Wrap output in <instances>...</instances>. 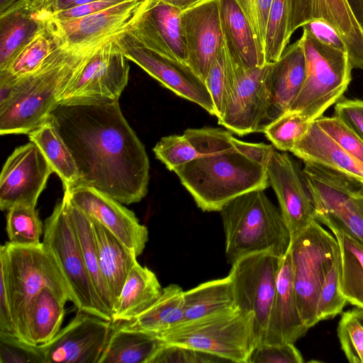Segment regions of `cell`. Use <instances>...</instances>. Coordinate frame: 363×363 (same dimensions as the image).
<instances>
[{
	"label": "cell",
	"mask_w": 363,
	"mask_h": 363,
	"mask_svg": "<svg viewBox=\"0 0 363 363\" xmlns=\"http://www.w3.org/2000/svg\"><path fill=\"white\" fill-rule=\"evenodd\" d=\"M51 115L75 160L77 186H92L123 204L146 196L148 156L118 100L60 104Z\"/></svg>",
	"instance_id": "cell-1"
},
{
	"label": "cell",
	"mask_w": 363,
	"mask_h": 363,
	"mask_svg": "<svg viewBox=\"0 0 363 363\" xmlns=\"http://www.w3.org/2000/svg\"><path fill=\"white\" fill-rule=\"evenodd\" d=\"M99 45L84 48L57 45L37 72L12 77L11 97L0 107V134L28 135L40 125L57 106L58 97L71 78Z\"/></svg>",
	"instance_id": "cell-2"
},
{
	"label": "cell",
	"mask_w": 363,
	"mask_h": 363,
	"mask_svg": "<svg viewBox=\"0 0 363 363\" xmlns=\"http://www.w3.org/2000/svg\"><path fill=\"white\" fill-rule=\"evenodd\" d=\"M174 172L203 211H220L232 199L269 186L266 167L235 147L199 156Z\"/></svg>",
	"instance_id": "cell-3"
},
{
	"label": "cell",
	"mask_w": 363,
	"mask_h": 363,
	"mask_svg": "<svg viewBox=\"0 0 363 363\" xmlns=\"http://www.w3.org/2000/svg\"><path fill=\"white\" fill-rule=\"evenodd\" d=\"M219 212L225 237V255L231 265L251 254L269 252L282 257L288 252L290 233L279 208L263 189L232 199Z\"/></svg>",
	"instance_id": "cell-4"
},
{
	"label": "cell",
	"mask_w": 363,
	"mask_h": 363,
	"mask_svg": "<svg viewBox=\"0 0 363 363\" xmlns=\"http://www.w3.org/2000/svg\"><path fill=\"white\" fill-rule=\"evenodd\" d=\"M0 262V279L6 287L16 336L28 342L26 317L35 295L50 287L65 302H73L72 294L55 257L43 242L23 247L7 242L1 246Z\"/></svg>",
	"instance_id": "cell-5"
},
{
	"label": "cell",
	"mask_w": 363,
	"mask_h": 363,
	"mask_svg": "<svg viewBox=\"0 0 363 363\" xmlns=\"http://www.w3.org/2000/svg\"><path fill=\"white\" fill-rule=\"evenodd\" d=\"M155 335L167 344L198 350L236 363H248L258 344L253 314L237 307L184 321Z\"/></svg>",
	"instance_id": "cell-6"
},
{
	"label": "cell",
	"mask_w": 363,
	"mask_h": 363,
	"mask_svg": "<svg viewBox=\"0 0 363 363\" xmlns=\"http://www.w3.org/2000/svg\"><path fill=\"white\" fill-rule=\"evenodd\" d=\"M299 40L305 55L306 75L289 111L298 112L313 122L342 99L353 68L346 52L323 43L306 29Z\"/></svg>",
	"instance_id": "cell-7"
},
{
	"label": "cell",
	"mask_w": 363,
	"mask_h": 363,
	"mask_svg": "<svg viewBox=\"0 0 363 363\" xmlns=\"http://www.w3.org/2000/svg\"><path fill=\"white\" fill-rule=\"evenodd\" d=\"M293 282L301 317L309 329L318 323L317 306L324 278L340 252L338 242L317 220L291 238Z\"/></svg>",
	"instance_id": "cell-8"
},
{
	"label": "cell",
	"mask_w": 363,
	"mask_h": 363,
	"mask_svg": "<svg viewBox=\"0 0 363 363\" xmlns=\"http://www.w3.org/2000/svg\"><path fill=\"white\" fill-rule=\"evenodd\" d=\"M303 171L315 220L340 227L363 245V182L311 162Z\"/></svg>",
	"instance_id": "cell-9"
},
{
	"label": "cell",
	"mask_w": 363,
	"mask_h": 363,
	"mask_svg": "<svg viewBox=\"0 0 363 363\" xmlns=\"http://www.w3.org/2000/svg\"><path fill=\"white\" fill-rule=\"evenodd\" d=\"M42 242L55 257L77 308L112 320L91 281L75 230L67 213L65 196L45 220Z\"/></svg>",
	"instance_id": "cell-10"
},
{
	"label": "cell",
	"mask_w": 363,
	"mask_h": 363,
	"mask_svg": "<svg viewBox=\"0 0 363 363\" xmlns=\"http://www.w3.org/2000/svg\"><path fill=\"white\" fill-rule=\"evenodd\" d=\"M116 38L91 52L60 94L58 104L119 99L128 84L130 66Z\"/></svg>",
	"instance_id": "cell-11"
},
{
	"label": "cell",
	"mask_w": 363,
	"mask_h": 363,
	"mask_svg": "<svg viewBox=\"0 0 363 363\" xmlns=\"http://www.w3.org/2000/svg\"><path fill=\"white\" fill-rule=\"evenodd\" d=\"M281 258L269 252L251 254L232 264L228 274L235 306L254 315L257 345L267 330Z\"/></svg>",
	"instance_id": "cell-12"
},
{
	"label": "cell",
	"mask_w": 363,
	"mask_h": 363,
	"mask_svg": "<svg viewBox=\"0 0 363 363\" xmlns=\"http://www.w3.org/2000/svg\"><path fill=\"white\" fill-rule=\"evenodd\" d=\"M156 1L126 0L80 18H48L45 27L59 45L70 48L95 46L124 33Z\"/></svg>",
	"instance_id": "cell-13"
},
{
	"label": "cell",
	"mask_w": 363,
	"mask_h": 363,
	"mask_svg": "<svg viewBox=\"0 0 363 363\" xmlns=\"http://www.w3.org/2000/svg\"><path fill=\"white\" fill-rule=\"evenodd\" d=\"M225 51L230 72V84L218 124L238 135L262 132L268 108L267 76L270 64L245 68L236 64Z\"/></svg>",
	"instance_id": "cell-14"
},
{
	"label": "cell",
	"mask_w": 363,
	"mask_h": 363,
	"mask_svg": "<svg viewBox=\"0 0 363 363\" xmlns=\"http://www.w3.org/2000/svg\"><path fill=\"white\" fill-rule=\"evenodd\" d=\"M114 328L112 320L78 309L52 340L39 345L43 363H99Z\"/></svg>",
	"instance_id": "cell-15"
},
{
	"label": "cell",
	"mask_w": 363,
	"mask_h": 363,
	"mask_svg": "<svg viewBox=\"0 0 363 363\" xmlns=\"http://www.w3.org/2000/svg\"><path fill=\"white\" fill-rule=\"evenodd\" d=\"M266 169L269 184L277 195L281 216L291 238L315 220L303 168L289 154L274 148Z\"/></svg>",
	"instance_id": "cell-16"
},
{
	"label": "cell",
	"mask_w": 363,
	"mask_h": 363,
	"mask_svg": "<svg viewBox=\"0 0 363 363\" xmlns=\"http://www.w3.org/2000/svg\"><path fill=\"white\" fill-rule=\"evenodd\" d=\"M116 40L128 60L138 65L175 94L198 104L215 116L213 100L205 82L186 63L142 48L124 33Z\"/></svg>",
	"instance_id": "cell-17"
},
{
	"label": "cell",
	"mask_w": 363,
	"mask_h": 363,
	"mask_svg": "<svg viewBox=\"0 0 363 363\" xmlns=\"http://www.w3.org/2000/svg\"><path fill=\"white\" fill-rule=\"evenodd\" d=\"M48 161L33 142L16 147L4 163L0 175V208L8 211L22 203L35 207L50 175Z\"/></svg>",
	"instance_id": "cell-18"
},
{
	"label": "cell",
	"mask_w": 363,
	"mask_h": 363,
	"mask_svg": "<svg viewBox=\"0 0 363 363\" xmlns=\"http://www.w3.org/2000/svg\"><path fill=\"white\" fill-rule=\"evenodd\" d=\"M287 36L313 20L330 23L343 39L352 68L363 69V25L349 0H286Z\"/></svg>",
	"instance_id": "cell-19"
},
{
	"label": "cell",
	"mask_w": 363,
	"mask_h": 363,
	"mask_svg": "<svg viewBox=\"0 0 363 363\" xmlns=\"http://www.w3.org/2000/svg\"><path fill=\"white\" fill-rule=\"evenodd\" d=\"M64 190L74 205L102 224L137 257L143 253L148 230L133 211L92 186L78 185Z\"/></svg>",
	"instance_id": "cell-20"
},
{
	"label": "cell",
	"mask_w": 363,
	"mask_h": 363,
	"mask_svg": "<svg viewBox=\"0 0 363 363\" xmlns=\"http://www.w3.org/2000/svg\"><path fill=\"white\" fill-rule=\"evenodd\" d=\"M181 27L187 51L186 64L205 82L224 44L219 1L207 0L182 11Z\"/></svg>",
	"instance_id": "cell-21"
},
{
	"label": "cell",
	"mask_w": 363,
	"mask_h": 363,
	"mask_svg": "<svg viewBox=\"0 0 363 363\" xmlns=\"http://www.w3.org/2000/svg\"><path fill=\"white\" fill-rule=\"evenodd\" d=\"M182 12L169 3L157 0L124 33L142 48L186 63L187 51L181 27Z\"/></svg>",
	"instance_id": "cell-22"
},
{
	"label": "cell",
	"mask_w": 363,
	"mask_h": 363,
	"mask_svg": "<svg viewBox=\"0 0 363 363\" xmlns=\"http://www.w3.org/2000/svg\"><path fill=\"white\" fill-rule=\"evenodd\" d=\"M305 75V55L298 40L286 48L277 62L270 64L267 76L268 108L263 129L289 111L301 91Z\"/></svg>",
	"instance_id": "cell-23"
},
{
	"label": "cell",
	"mask_w": 363,
	"mask_h": 363,
	"mask_svg": "<svg viewBox=\"0 0 363 363\" xmlns=\"http://www.w3.org/2000/svg\"><path fill=\"white\" fill-rule=\"evenodd\" d=\"M308 330L298 308L293 282L291 255L288 250L281 258L276 291L262 343L294 344Z\"/></svg>",
	"instance_id": "cell-24"
},
{
	"label": "cell",
	"mask_w": 363,
	"mask_h": 363,
	"mask_svg": "<svg viewBox=\"0 0 363 363\" xmlns=\"http://www.w3.org/2000/svg\"><path fill=\"white\" fill-rule=\"evenodd\" d=\"M291 152L303 162L334 170L363 182V163L341 147L314 121Z\"/></svg>",
	"instance_id": "cell-25"
},
{
	"label": "cell",
	"mask_w": 363,
	"mask_h": 363,
	"mask_svg": "<svg viewBox=\"0 0 363 363\" xmlns=\"http://www.w3.org/2000/svg\"><path fill=\"white\" fill-rule=\"evenodd\" d=\"M221 30L232 60L245 68L264 66L252 27L235 0H218Z\"/></svg>",
	"instance_id": "cell-26"
},
{
	"label": "cell",
	"mask_w": 363,
	"mask_h": 363,
	"mask_svg": "<svg viewBox=\"0 0 363 363\" xmlns=\"http://www.w3.org/2000/svg\"><path fill=\"white\" fill-rule=\"evenodd\" d=\"M45 17L33 0H22L0 13V71L17 51L45 27Z\"/></svg>",
	"instance_id": "cell-27"
},
{
	"label": "cell",
	"mask_w": 363,
	"mask_h": 363,
	"mask_svg": "<svg viewBox=\"0 0 363 363\" xmlns=\"http://www.w3.org/2000/svg\"><path fill=\"white\" fill-rule=\"evenodd\" d=\"M89 218L93 225L101 273L114 308L138 257L99 221Z\"/></svg>",
	"instance_id": "cell-28"
},
{
	"label": "cell",
	"mask_w": 363,
	"mask_h": 363,
	"mask_svg": "<svg viewBox=\"0 0 363 363\" xmlns=\"http://www.w3.org/2000/svg\"><path fill=\"white\" fill-rule=\"evenodd\" d=\"M162 289L153 272L138 262L130 269L112 313L113 323L128 322L150 308Z\"/></svg>",
	"instance_id": "cell-29"
},
{
	"label": "cell",
	"mask_w": 363,
	"mask_h": 363,
	"mask_svg": "<svg viewBox=\"0 0 363 363\" xmlns=\"http://www.w3.org/2000/svg\"><path fill=\"white\" fill-rule=\"evenodd\" d=\"M30 141L41 150L64 188L77 186L79 173L75 160L62 138L51 113L28 134Z\"/></svg>",
	"instance_id": "cell-30"
},
{
	"label": "cell",
	"mask_w": 363,
	"mask_h": 363,
	"mask_svg": "<svg viewBox=\"0 0 363 363\" xmlns=\"http://www.w3.org/2000/svg\"><path fill=\"white\" fill-rule=\"evenodd\" d=\"M65 301L50 287L43 288L30 302L26 317L29 343L40 345L52 340L60 330Z\"/></svg>",
	"instance_id": "cell-31"
},
{
	"label": "cell",
	"mask_w": 363,
	"mask_h": 363,
	"mask_svg": "<svg viewBox=\"0 0 363 363\" xmlns=\"http://www.w3.org/2000/svg\"><path fill=\"white\" fill-rule=\"evenodd\" d=\"M184 291L177 284L162 289L159 298L140 315L121 327L157 335L184 321Z\"/></svg>",
	"instance_id": "cell-32"
},
{
	"label": "cell",
	"mask_w": 363,
	"mask_h": 363,
	"mask_svg": "<svg viewBox=\"0 0 363 363\" xmlns=\"http://www.w3.org/2000/svg\"><path fill=\"white\" fill-rule=\"evenodd\" d=\"M336 238L340 254V291L347 303L363 308V245L344 229L325 223Z\"/></svg>",
	"instance_id": "cell-33"
},
{
	"label": "cell",
	"mask_w": 363,
	"mask_h": 363,
	"mask_svg": "<svg viewBox=\"0 0 363 363\" xmlns=\"http://www.w3.org/2000/svg\"><path fill=\"white\" fill-rule=\"evenodd\" d=\"M164 344L157 336L118 324L109 337L99 363H148Z\"/></svg>",
	"instance_id": "cell-34"
},
{
	"label": "cell",
	"mask_w": 363,
	"mask_h": 363,
	"mask_svg": "<svg viewBox=\"0 0 363 363\" xmlns=\"http://www.w3.org/2000/svg\"><path fill=\"white\" fill-rule=\"evenodd\" d=\"M64 196L67 201V213L75 230L91 281L104 307L112 317L113 304L101 273L92 222L71 202L66 191H64Z\"/></svg>",
	"instance_id": "cell-35"
},
{
	"label": "cell",
	"mask_w": 363,
	"mask_h": 363,
	"mask_svg": "<svg viewBox=\"0 0 363 363\" xmlns=\"http://www.w3.org/2000/svg\"><path fill=\"white\" fill-rule=\"evenodd\" d=\"M184 321L192 320L235 308L233 285L225 278L199 284L184 293Z\"/></svg>",
	"instance_id": "cell-36"
},
{
	"label": "cell",
	"mask_w": 363,
	"mask_h": 363,
	"mask_svg": "<svg viewBox=\"0 0 363 363\" xmlns=\"http://www.w3.org/2000/svg\"><path fill=\"white\" fill-rule=\"evenodd\" d=\"M57 46L54 37L45 26L17 51L6 67L0 72L15 78L30 75L43 65Z\"/></svg>",
	"instance_id": "cell-37"
},
{
	"label": "cell",
	"mask_w": 363,
	"mask_h": 363,
	"mask_svg": "<svg viewBox=\"0 0 363 363\" xmlns=\"http://www.w3.org/2000/svg\"><path fill=\"white\" fill-rule=\"evenodd\" d=\"M6 231L9 242L13 245L39 246L44 226L35 207L18 203L7 211Z\"/></svg>",
	"instance_id": "cell-38"
},
{
	"label": "cell",
	"mask_w": 363,
	"mask_h": 363,
	"mask_svg": "<svg viewBox=\"0 0 363 363\" xmlns=\"http://www.w3.org/2000/svg\"><path fill=\"white\" fill-rule=\"evenodd\" d=\"M286 0H273L268 14L264 47L265 64L277 62L289 42Z\"/></svg>",
	"instance_id": "cell-39"
},
{
	"label": "cell",
	"mask_w": 363,
	"mask_h": 363,
	"mask_svg": "<svg viewBox=\"0 0 363 363\" xmlns=\"http://www.w3.org/2000/svg\"><path fill=\"white\" fill-rule=\"evenodd\" d=\"M311 123L298 112L287 111L268 124L262 133L277 150L291 152L308 130Z\"/></svg>",
	"instance_id": "cell-40"
},
{
	"label": "cell",
	"mask_w": 363,
	"mask_h": 363,
	"mask_svg": "<svg viewBox=\"0 0 363 363\" xmlns=\"http://www.w3.org/2000/svg\"><path fill=\"white\" fill-rule=\"evenodd\" d=\"M340 254L335 257L323 282L317 306V320L333 318L340 314L347 303L340 291Z\"/></svg>",
	"instance_id": "cell-41"
},
{
	"label": "cell",
	"mask_w": 363,
	"mask_h": 363,
	"mask_svg": "<svg viewBox=\"0 0 363 363\" xmlns=\"http://www.w3.org/2000/svg\"><path fill=\"white\" fill-rule=\"evenodd\" d=\"M153 152L156 157L171 171H174L199 156L184 134L162 138L154 147Z\"/></svg>",
	"instance_id": "cell-42"
},
{
	"label": "cell",
	"mask_w": 363,
	"mask_h": 363,
	"mask_svg": "<svg viewBox=\"0 0 363 363\" xmlns=\"http://www.w3.org/2000/svg\"><path fill=\"white\" fill-rule=\"evenodd\" d=\"M337 331L341 349L348 362L363 363V325L352 310L342 314Z\"/></svg>",
	"instance_id": "cell-43"
},
{
	"label": "cell",
	"mask_w": 363,
	"mask_h": 363,
	"mask_svg": "<svg viewBox=\"0 0 363 363\" xmlns=\"http://www.w3.org/2000/svg\"><path fill=\"white\" fill-rule=\"evenodd\" d=\"M205 84L213 100L215 116L222 114L230 84V72L224 44L222 51L210 67Z\"/></svg>",
	"instance_id": "cell-44"
},
{
	"label": "cell",
	"mask_w": 363,
	"mask_h": 363,
	"mask_svg": "<svg viewBox=\"0 0 363 363\" xmlns=\"http://www.w3.org/2000/svg\"><path fill=\"white\" fill-rule=\"evenodd\" d=\"M320 128L341 147L363 163V140L338 117L321 116Z\"/></svg>",
	"instance_id": "cell-45"
},
{
	"label": "cell",
	"mask_w": 363,
	"mask_h": 363,
	"mask_svg": "<svg viewBox=\"0 0 363 363\" xmlns=\"http://www.w3.org/2000/svg\"><path fill=\"white\" fill-rule=\"evenodd\" d=\"M1 363H43L39 345L0 332Z\"/></svg>",
	"instance_id": "cell-46"
},
{
	"label": "cell",
	"mask_w": 363,
	"mask_h": 363,
	"mask_svg": "<svg viewBox=\"0 0 363 363\" xmlns=\"http://www.w3.org/2000/svg\"><path fill=\"white\" fill-rule=\"evenodd\" d=\"M223 362L227 361L208 352L164 342L148 363H215Z\"/></svg>",
	"instance_id": "cell-47"
},
{
	"label": "cell",
	"mask_w": 363,
	"mask_h": 363,
	"mask_svg": "<svg viewBox=\"0 0 363 363\" xmlns=\"http://www.w3.org/2000/svg\"><path fill=\"white\" fill-rule=\"evenodd\" d=\"M303 358L294 343H261L251 352L248 363H302Z\"/></svg>",
	"instance_id": "cell-48"
},
{
	"label": "cell",
	"mask_w": 363,
	"mask_h": 363,
	"mask_svg": "<svg viewBox=\"0 0 363 363\" xmlns=\"http://www.w3.org/2000/svg\"><path fill=\"white\" fill-rule=\"evenodd\" d=\"M235 1L247 18L255 36L259 52L264 57L266 25L273 0Z\"/></svg>",
	"instance_id": "cell-49"
},
{
	"label": "cell",
	"mask_w": 363,
	"mask_h": 363,
	"mask_svg": "<svg viewBox=\"0 0 363 363\" xmlns=\"http://www.w3.org/2000/svg\"><path fill=\"white\" fill-rule=\"evenodd\" d=\"M334 116L340 118L363 140V100L342 99L335 104Z\"/></svg>",
	"instance_id": "cell-50"
},
{
	"label": "cell",
	"mask_w": 363,
	"mask_h": 363,
	"mask_svg": "<svg viewBox=\"0 0 363 363\" xmlns=\"http://www.w3.org/2000/svg\"><path fill=\"white\" fill-rule=\"evenodd\" d=\"M317 40L347 53L346 45L338 32L323 20H313L302 26Z\"/></svg>",
	"instance_id": "cell-51"
},
{
	"label": "cell",
	"mask_w": 363,
	"mask_h": 363,
	"mask_svg": "<svg viewBox=\"0 0 363 363\" xmlns=\"http://www.w3.org/2000/svg\"><path fill=\"white\" fill-rule=\"evenodd\" d=\"M126 0H96L68 9L57 11L48 16L57 20L80 18L106 9Z\"/></svg>",
	"instance_id": "cell-52"
},
{
	"label": "cell",
	"mask_w": 363,
	"mask_h": 363,
	"mask_svg": "<svg viewBox=\"0 0 363 363\" xmlns=\"http://www.w3.org/2000/svg\"><path fill=\"white\" fill-rule=\"evenodd\" d=\"M232 143L239 152L265 167L274 150L273 146L270 145L244 142L235 137L232 138Z\"/></svg>",
	"instance_id": "cell-53"
},
{
	"label": "cell",
	"mask_w": 363,
	"mask_h": 363,
	"mask_svg": "<svg viewBox=\"0 0 363 363\" xmlns=\"http://www.w3.org/2000/svg\"><path fill=\"white\" fill-rule=\"evenodd\" d=\"M43 15L48 18L57 11L68 9L96 0H33Z\"/></svg>",
	"instance_id": "cell-54"
},
{
	"label": "cell",
	"mask_w": 363,
	"mask_h": 363,
	"mask_svg": "<svg viewBox=\"0 0 363 363\" xmlns=\"http://www.w3.org/2000/svg\"><path fill=\"white\" fill-rule=\"evenodd\" d=\"M178 8L182 11L191 9L207 0H163Z\"/></svg>",
	"instance_id": "cell-55"
},
{
	"label": "cell",
	"mask_w": 363,
	"mask_h": 363,
	"mask_svg": "<svg viewBox=\"0 0 363 363\" xmlns=\"http://www.w3.org/2000/svg\"><path fill=\"white\" fill-rule=\"evenodd\" d=\"M22 0H0V13L9 9L11 7L18 4Z\"/></svg>",
	"instance_id": "cell-56"
},
{
	"label": "cell",
	"mask_w": 363,
	"mask_h": 363,
	"mask_svg": "<svg viewBox=\"0 0 363 363\" xmlns=\"http://www.w3.org/2000/svg\"><path fill=\"white\" fill-rule=\"evenodd\" d=\"M352 311L355 315L358 320L363 325V308L354 307Z\"/></svg>",
	"instance_id": "cell-57"
},
{
	"label": "cell",
	"mask_w": 363,
	"mask_h": 363,
	"mask_svg": "<svg viewBox=\"0 0 363 363\" xmlns=\"http://www.w3.org/2000/svg\"><path fill=\"white\" fill-rule=\"evenodd\" d=\"M362 209H363V201H362Z\"/></svg>",
	"instance_id": "cell-58"
}]
</instances>
